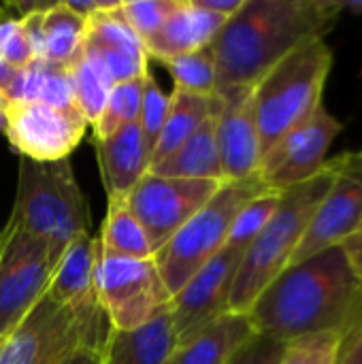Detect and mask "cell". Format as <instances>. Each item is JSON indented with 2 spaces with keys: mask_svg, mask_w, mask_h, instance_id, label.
I'll return each instance as SVG.
<instances>
[{
  "mask_svg": "<svg viewBox=\"0 0 362 364\" xmlns=\"http://www.w3.org/2000/svg\"><path fill=\"white\" fill-rule=\"evenodd\" d=\"M247 318L258 335L284 343L320 333L348 337L362 322V286L341 247H331L284 269Z\"/></svg>",
  "mask_w": 362,
  "mask_h": 364,
  "instance_id": "obj_1",
  "label": "cell"
},
{
  "mask_svg": "<svg viewBox=\"0 0 362 364\" xmlns=\"http://www.w3.org/2000/svg\"><path fill=\"white\" fill-rule=\"evenodd\" d=\"M341 15V0H245L213 41L215 92L254 87L284 58L324 41Z\"/></svg>",
  "mask_w": 362,
  "mask_h": 364,
  "instance_id": "obj_2",
  "label": "cell"
},
{
  "mask_svg": "<svg viewBox=\"0 0 362 364\" xmlns=\"http://www.w3.org/2000/svg\"><path fill=\"white\" fill-rule=\"evenodd\" d=\"M333 183V166L326 160L322 173L307 183L290 188L280 194V205L262 228V232L243 252L228 309L235 314H247L265 288L290 267L305 230L322 203L326 190Z\"/></svg>",
  "mask_w": 362,
  "mask_h": 364,
  "instance_id": "obj_3",
  "label": "cell"
},
{
  "mask_svg": "<svg viewBox=\"0 0 362 364\" xmlns=\"http://www.w3.org/2000/svg\"><path fill=\"white\" fill-rule=\"evenodd\" d=\"M11 218L23 230L43 239L55 262L77 237L90 232V209L70 160L34 162L19 158Z\"/></svg>",
  "mask_w": 362,
  "mask_h": 364,
  "instance_id": "obj_4",
  "label": "cell"
},
{
  "mask_svg": "<svg viewBox=\"0 0 362 364\" xmlns=\"http://www.w3.org/2000/svg\"><path fill=\"white\" fill-rule=\"evenodd\" d=\"M331 66V47L326 41H316L284 58L254 85L262 156L322 105Z\"/></svg>",
  "mask_w": 362,
  "mask_h": 364,
  "instance_id": "obj_5",
  "label": "cell"
},
{
  "mask_svg": "<svg viewBox=\"0 0 362 364\" xmlns=\"http://www.w3.org/2000/svg\"><path fill=\"white\" fill-rule=\"evenodd\" d=\"M111 324L100 305L68 309L55 305L47 292L0 337V364H49L75 350L105 348Z\"/></svg>",
  "mask_w": 362,
  "mask_h": 364,
  "instance_id": "obj_6",
  "label": "cell"
},
{
  "mask_svg": "<svg viewBox=\"0 0 362 364\" xmlns=\"http://www.w3.org/2000/svg\"><path fill=\"white\" fill-rule=\"evenodd\" d=\"M262 192H269V188L258 175L243 181H224L218 194L154 254V262L171 296L226 245L239 209Z\"/></svg>",
  "mask_w": 362,
  "mask_h": 364,
  "instance_id": "obj_7",
  "label": "cell"
},
{
  "mask_svg": "<svg viewBox=\"0 0 362 364\" xmlns=\"http://www.w3.org/2000/svg\"><path fill=\"white\" fill-rule=\"evenodd\" d=\"M94 284L98 303L113 331L132 333L145 328L171 309L173 296L154 258L137 260L98 252Z\"/></svg>",
  "mask_w": 362,
  "mask_h": 364,
  "instance_id": "obj_8",
  "label": "cell"
},
{
  "mask_svg": "<svg viewBox=\"0 0 362 364\" xmlns=\"http://www.w3.org/2000/svg\"><path fill=\"white\" fill-rule=\"evenodd\" d=\"M53 269L49 245L9 218L0 230V337L47 292Z\"/></svg>",
  "mask_w": 362,
  "mask_h": 364,
  "instance_id": "obj_9",
  "label": "cell"
},
{
  "mask_svg": "<svg viewBox=\"0 0 362 364\" xmlns=\"http://www.w3.org/2000/svg\"><path fill=\"white\" fill-rule=\"evenodd\" d=\"M224 186L213 179H173L147 173L126 203L143 226L154 254Z\"/></svg>",
  "mask_w": 362,
  "mask_h": 364,
  "instance_id": "obj_10",
  "label": "cell"
},
{
  "mask_svg": "<svg viewBox=\"0 0 362 364\" xmlns=\"http://www.w3.org/2000/svg\"><path fill=\"white\" fill-rule=\"evenodd\" d=\"M344 124L329 113L324 102L260 160L258 177L271 192H286L318 177L329 160L331 145Z\"/></svg>",
  "mask_w": 362,
  "mask_h": 364,
  "instance_id": "obj_11",
  "label": "cell"
},
{
  "mask_svg": "<svg viewBox=\"0 0 362 364\" xmlns=\"http://www.w3.org/2000/svg\"><path fill=\"white\" fill-rule=\"evenodd\" d=\"M333 183L318 205L290 264L339 247L362 218V149L329 158Z\"/></svg>",
  "mask_w": 362,
  "mask_h": 364,
  "instance_id": "obj_12",
  "label": "cell"
},
{
  "mask_svg": "<svg viewBox=\"0 0 362 364\" xmlns=\"http://www.w3.org/2000/svg\"><path fill=\"white\" fill-rule=\"evenodd\" d=\"M6 139L19 158L55 162L68 158L81 143L87 122L79 113H66L43 102H6Z\"/></svg>",
  "mask_w": 362,
  "mask_h": 364,
  "instance_id": "obj_13",
  "label": "cell"
},
{
  "mask_svg": "<svg viewBox=\"0 0 362 364\" xmlns=\"http://www.w3.org/2000/svg\"><path fill=\"white\" fill-rule=\"evenodd\" d=\"M243 252L224 245L171 301V328L175 346L224 316Z\"/></svg>",
  "mask_w": 362,
  "mask_h": 364,
  "instance_id": "obj_14",
  "label": "cell"
},
{
  "mask_svg": "<svg viewBox=\"0 0 362 364\" xmlns=\"http://www.w3.org/2000/svg\"><path fill=\"white\" fill-rule=\"evenodd\" d=\"M215 141L224 181H243L258 175L262 149L254 109V87L215 92Z\"/></svg>",
  "mask_w": 362,
  "mask_h": 364,
  "instance_id": "obj_15",
  "label": "cell"
},
{
  "mask_svg": "<svg viewBox=\"0 0 362 364\" xmlns=\"http://www.w3.org/2000/svg\"><path fill=\"white\" fill-rule=\"evenodd\" d=\"M94 149L107 200L126 198L149 173L151 149L137 122L119 128L107 139H94Z\"/></svg>",
  "mask_w": 362,
  "mask_h": 364,
  "instance_id": "obj_16",
  "label": "cell"
},
{
  "mask_svg": "<svg viewBox=\"0 0 362 364\" xmlns=\"http://www.w3.org/2000/svg\"><path fill=\"white\" fill-rule=\"evenodd\" d=\"M228 19L201 9L194 0H177L164 26L145 43L147 58L158 62L194 53L213 45Z\"/></svg>",
  "mask_w": 362,
  "mask_h": 364,
  "instance_id": "obj_17",
  "label": "cell"
},
{
  "mask_svg": "<svg viewBox=\"0 0 362 364\" xmlns=\"http://www.w3.org/2000/svg\"><path fill=\"white\" fill-rule=\"evenodd\" d=\"M96 258L98 241L92 232L77 237L58 258L51 282L47 286V296L68 309H83L100 305L96 296Z\"/></svg>",
  "mask_w": 362,
  "mask_h": 364,
  "instance_id": "obj_18",
  "label": "cell"
},
{
  "mask_svg": "<svg viewBox=\"0 0 362 364\" xmlns=\"http://www.w3.org/2000/svg\"><path fill=\"white\" fill-rule=\"evenodd\" d=\"M256 331L247 314L226 311L186 341L177 343L164 364H226Z\"/></svg>",
  "mask_w": 362,
  "mask_h": 364,
  "instance_id": "obj_19",
  "label": "cell"
},
{
  "mask_svg": "<svg viewBox=\"0 0 362 364\" xmlns=\"http://www.w3.org/2000/svg\"><path fill=\"white\" fill-rule=\"evenodd\" d=\"M149 173L160 177H173V179L224 181L218 141H215V113L209 115L201 124V128L186 143H181L169 158L154 164Z\"/></svg>",
  "mask_w": 362,
  "mask_h": 364,
  "instance_id": "obj_20",
  "label": "cell"
},
{
  "mask_svg": "<svg viewBox=\"0 0 362 364\" xmlns=\"http://www.w3.org/2000/svg\"><path fill=\"white\" fill-rule=\"evenodd\" d=\"M171 311V309H169ZM160 316L132 333L109 331L102 348V364H164L175 348L171 314Z\"/></svg>",
  "mask_w": 362,
  "mask_h": 364,
  "instance_id": "obj_21",
  "label": "cell"
},
{
  "mask_svg": "<svg viewBox=\"0 0 362 364\" xmlns=\"http://www.w3.org/2000/svg\"><path fill=\"white\" fill-rule=\"evenodd\" d=\"M169 98H171L169 113H166L164 126H162L160 136H158L154 151H151V166L158 164L160 160L169 158L218 109V96L215 94L203 96V94H190V92H181V90H173V94Z\"/></svg>",
  "mask_w": 362,
  "mask_h": 364,
  "instance_id": "obj_22",
  "label": "cell"
},
{
  "mask_svg": "<svg viewBox=\"0 0 362 364\" xmlns=\"http://www.w3.org/2000/svg\"><path fill=\"white\" fill-rule=\"evenodd\" d=\"M98 252L107 256H122V258H154V250L149 239L130 211L126 198L107 200V215L100 226V235L96 237Z\"/></svg>",
  "mask_w": 362,
  "mask_h": 364,
  "instance_id": "obj_23",
  "label": "cell"
},
{
  "mask_svg": "<svg viewBox=\"0 0 362 364\" xmlns=\"http://www.w3.org/2000/svg\"><path fill=\"white\" fill-rule=\"evenodd\" d=\"M66 70L70 77L77 107H79L81 115L85 117L87 126H92L100 117L115 83H113L109 70L100 64V60L83 45H81L79 53L66 64Z\"/></svg>",
  "mask_w": 362,
  "mask_h": 364,
  "instance_id": "obj_24",
  "label": "cell"
},
{
  "mask_svg": "<svg viewBox=\"0 0 362 364\" xmlns=\"http://www.w3.org/2000/svg\"><path fill=\"white\" fill-rule=\"evenodd\" d=\"M45 62L66 66L81 49L85 38V19L73 13L64 2L45 13Z\"/></svg>",
  "mask_w": 362,
  "mask_h": 364,
  "instance_id": "obj_25",
  "label": "cell"
},
{
  "mask_svg": "<svg viewBox=\"0 0 362 364\" xmlns=\"http://www.w3.org/2000/svg\"><path fill=\"white\" fill-rule=\"evenodd\" d=\"M169 75L173 77L175 90L190 92V94H203L211 96L215 94V53L213 45L198 49L194 53L177 55L171 60L160 62Z\"/></svg>",
  "mask_w": 362,
  "mask_h": 364,
  "instance_id": "obj_26",
  "label": "cell"
},
{
  "mask_svg": "<svg viewBox=\"0 0 362 364\" xmlns=\"http://www.w3.org/2000/svg\"><path fill=\"white\" fill-rule=\"evenodd\" d=\"M145 77L122 81V83L113 85L100 117L92 124L94 139H107V136L115 134L119 128L137 122L139 109H141V96H143Z\"/></svg>",
  "mask_w": 362,
  "mask_h": 364,
  "instance_id": "obj_27",
  "label": "cell"
},
{
  "mask_svg": "<svg viewBox=\"0 0 362 364\" xmlns=\"http://www.w3.org/2000/svg\"><path fill=\"white\" fill-rule=\"evenodd\" d=\"M280 205V194L277 192H262L256 198H252L250 203H245L239 213L235 215V222L230 226L226 245L245 252L250 247V243L262 232V228L269 224V220L273 218L275 209Z\"/></svg>",
  "mask_w": 362,
  "mask_h": 364,
  "instance_id": "obj_28",
  "label": "cell"
},
{
  "mask_svg": "<svg viewBox=\"0 0 362 364\" xmlns=\"http://www.w3.org/2000/svg\"><path fill=\"white\" fill-rule=\"evenodd\" d=\"M346 335L320 333L286 343L280 364H337Z\"/></svg>",
  "mask_w": 362,
  "mask_h": 364,
  "instance_id": "obj_29",
  "label": "cell"
},
{
  "mask_svg": "<svg viewBox=\"0 0 362 364\" xmlns=\"http://www.w3.org/2000/svg\"><path fill=\"white\" fill-rule=\"evenodd\" d=\"M177 0H132V2L122 0L119 13L145 45L164 26Z\"/></svg>",
  "mask_w": 362,
  "mask_h": 364,
  "instance_id": "obj_30",
  "label": "cell"
},
{
  "mask_svg": "<svg viewBox=\"0 0 362 364\" xmlns=\"http://www.w3.org/2000/svg\"><path fill=\"white\" fill-rule=\"evenodd\" d=\"M169 102H171L169 94H164L162 87L158 85V81L154 79V75L147 73V77L143 81V96H141V109H139L137 124H139L151 151H154V145L164 126V119L169 113Z\"/></svg>",
  "mask_w": 362,
  "mask_h": 364,
  "instance_id": "obj_31",
  "label": "cell"
},
{
  "mask_svg": "<svg viewBox=\"0 0 362 364\" xmlns=\"http://www.w3.org/2000/svg\"><path fill=\"white\" fill-rule=\"evenodd\" d=\"M36 102H43L47 107H53V109H60L66 113H79L81 115L66 66L49 64L43 60V75H41Z\"/></svg>",
  "mask_w": 362,
  "mask_h": 364,
  "instance_id": "obj_32",
  "label": "cell"
},
{
  "mask_svg": "<svg viewBox=\"0 0 362 364\" xmlns=\"http://www.w3.org/2000/svg\"><path fill=\"white\" fill-rule=\"evenodd\" d=\"M0 60L6 66H11L13 70H19L23 66H28L30 62H34L23 26L13 15H6L0 21Z\"/></svg>",
  "mask_w": 362,
  "mask_h": 364,
  "instance_id": "obj_33",
  "label": "cell"
},
{
  "mask_svg": "<svg viewBox=\"0 0 362 364\" xmlns=\"http://www.w3.org/2000/svg\"><path fill=\"white\" fill-rule=\"evenodd\" d=\"M284 350H286L284 341L256 333L233 354V358L226 364H280Z\"/></svg>",
  "mask_w": 362,
  "mask_h": 364,
  "instance_id": "obj_34",
  "label": "cell"
},
{
  "mask_svg": "<svg viewBox=\"0 0 362 364\" xmlns=\"http://www.w3.org/2000/svg\"><path fill=\"white\" fill-rule=\"evenodd\" d=\"M28 38V45L32 49L34 60H45V13H36L30 17L19 19Z\"/></svg>",
  "mask_w": 362,
  "mask_h": 364,
  "instance_id": "obj_35",
  "label": "cell"
},
{
  "mask_svg": "<svg viewBox=\"0 0 362 364\" xmlns=\"http://www.w3.org/2000/svg\"><path fill=\"white\" fill-rule=\"evenodd\" d=\"M352 273L356 275V279L361 282L362 286V218L361 222L356 224V228L344 239V243L339 245Z\"/></svg>",
  "mask_w": 362,
  "mask_h": 364,
  "instance_id": "obj_36",
  "label": "cell"
},
{
  "mask_svg": "<svg viewBox=\"0 0 362 364\" xmlns=\"http://www.w3.org/2000/svg\"><path fill=\"white\" fill-rule=\"evenodd\" d=\"M55 4H60V0H13V2H6L4 9L11 11L9 15L23 19V17L36 15V13H47Z\"/></svg>",
  "mask_w": 362,
  "mask_h": 364,
  "instance_id": "obj_37",
  "label": "cell"
},
{
  "mask_svg": "<svg viewBox=\"0 0 362 364\" xmlns=\"http://www.w3.org/2000/svg\"><path fill=\"white\" fill-rule=\"evenodd\" d=\"M119 2L122 0H64V4L83 19H90L92 15L102 13V11H111Z\"/></svg>",
  "mask_w": 362,
  "mask_h": 364,
  "instance_id": "obj_38",
  "label": "cell"
},
{
  "mask_svg": "<svg viewBox=\"0 0 362 364\" xmlns=\"http://www.w3.org/2000/svg\"><path fill=\"white\" fill-rule=\"evenodd\" d=\"M337 364H362V322L344 339Z\"/></svg>",
  "mask_w": 362,
  "mask_h": 364,
  "instance_id": "obj_39",
  "label": "cell"
},
{
  "mask_svg": "<svg viewBox=\"0 0 362 364\" xmlns=\"http://www.w3.org/2000/svg\"><path fill=\"white\" fill-rule=\"evenodd\" d=\"M201 9L220 15L224 19H230L233 15H237L241 11V6L245 4V0H194Z\"/></svg>",
  "mask_w": 362,
  "mask_h": 364,
  "instance_id": "obj_40",
  "label": "cell"
},
{
  "mask_svg": "<svg viewBox=\"0 0 362 364\" xmlns=\"http://www.w3.org/2000/svg\"><path fill=\"white\" fill-rule=\"evenodd\" d=\"M49 364H102V352L92 350V348H81V350H75L73 354Z\"/></svg>",
  "mask_w": 362,
  "mask_h": 364,
  "instance_id": "obj_41",
  "label": "cell"
},
{
  "mask_svg": "<svg viewBox=\"0 0 362 364\" xmlns=\"http://www.w3.org/2000/svg\"><path fill=\"white\" fill-rule=\"evenodd\" d=\"M13 77H15V70H13L11 66H6V64L0 60V94H4V90L11 85Z\"/></svg>",
  "mask_w": 362,
  "mask_h": 364,
  "instance_id": "obj_42",
  "label": "cell"
},
{
  "mask_svg": "<svg viewBox=\"0 0 362 364\" xmlns=\"http://www.w3.org/2000/svg\"><path fill=\"white\" fill-rule=\"evenodd\" d=\"M341 11H348L354 17H362V0H341Z\"/></svg>",
  "mask_w": 362,
  "mask_h": 364,
  "instance_id": "obj_43",
  "label": "cell"
},
{
  "mask_svg": "<svg viewBox=\"0 0 362 364\" xmlns=\"http://www.w3.org/2000/svg\"><path fill=\"white\" fill-rule=\"evenodd\" d=\"M6 105V102H4ZM4 105H0V132L6 128V113H4Z\"/></svg>",
  "mask_w": 362,
  "mask_h": 364,
  "instance_id": "obj_44",
  "label": "cell"
},
{
  "mask_svg": "<svg viewBox=\"0 0 362 364\" xmlns=\"http://www.w3.org/2000/svg\"><path fill=\"white\" fill-rule=\"evenodd\" d=\"M6 15H9V13H6V9H4V4H0V21H2V19H4Z\"/></svg>",
  "mask_w": 362,
  "mask_h": 364,
  "instance_id": "obj_45",
  "label": "cell"
},
{
  "mask_svg": "<svg viewBox=\"0 0 362 364\" xmlns=\"http://www.w3.org/2000/svg\"><path fill=\"white\" fill-rule=\"evenodd\" d=\"M4 102H6V100H4V98H2V94H0V105H4Z\"/></svg>",
  "mask_w": 362,
  "mask_h": 364,
  "instance_id": "obj_46",
  "label": "cell"
}]
</instances>
